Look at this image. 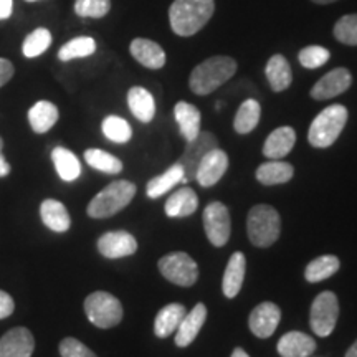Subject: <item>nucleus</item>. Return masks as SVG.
Returning <instances> with one entry per match:
<instances>
[{
	"label": "nucleus",
	"mask_w": 357,
	"mask_h": 357,
	"mask_svg": "<svg viewBox=\"0 0 357 357\" xmlns=\"http://www.w3.org/2000/svg\"><path fill=\"white\" fill-rule=\"evenodd\" d=\"M346 357H357V341H354V344H352L349 349H347Z\"/></svg>",
	"instance_id": "49530a36"
},
{
	"label": "nucleus",
	"mask_w": 357,
	"mask_h": 357,
	"mask_svg": "<svg viewBox=\"0 0 357 357\" xmlns=\"http://www.w3.org/2000/svg\"><path fill=\"white\" fill-rule=\"evenodd\" d=\"M174 118L178 124L181 136L187 142L197 137V134L200 132V121H202V116H200L197 106L185 101H178L174 106Z\"/></svg>",
	"instance_id": "412c9836"
},
{
	"label": "nucleus",
	"mask_w": 357,
	"mask_h": 357,
	"mask_svg": "<svg viewBox=\"0 0 357 357\" xmlns=\"http://www.w3.org/2000/svg\"><path fill=\"white\" fill-rule=\"evenodd\" d=\"M339 266H341V261H339L337 257L334 255L318 257L311 263H307L305 270V278L307 283H319V281H324L331 278L333 275H336L339 271Z\"/></svg>",
	"instance_id": "7c9ffc66"
},
{
	"label": "nucleus",
	"mask_w": 357,
	"mask_h": 357,
	"mask_svg": "<svg viewBox=\"0 0 357 357\" xmlns=\"http://www.w3.org/2000/svg\"><path fill=\"white\" fill-rule=\"evenodd\" d=\"M187 310L181 303H171L158 312L154 321V334L160 339H166L177 331L178 324L184 319Z\"/></svg>",
	"instance_id": "5701e85b"
},
{
	"label": "nucleus",
	"mask_w": 357,
	"mask_h": 357,
	"mask_svg": "<svg viewBox=\"0 0 357 357\" xmlns=\"http://www.w3.org/2000/svg\"><path fill=\"white\" fill-rule=\"evenodd\" d=\"M352 84V75L347 68H334L326 73L314 86L311 88V98L316 101L331 100L342 95Z\"/></svg>",
	"instance_id": "ddd939ff"
},
{
	"label": "nucleus",
	"mask_w": 357,
	"mask_h": 357,
	"mask_svg": "<svg viewBox=\"0 0 357 357\" xmlns=\"http://www.w3.org/2000/svg\"><path fill=\"white\" fill-rule=\"evenodd\" d=\"M13 310H15V303H13L12 296L0 289V319L8 318L13 312Z\"/></svg>",
	"instance_id": "a19ab883"
},
{
	"label": "nucleus",
	"mask_w": 357,
	"mask_h": 357,
	"mask_svg": "<svg viewBox=\"0 0 357 357\" xmlns=\"http://www.w3.org/2000/svg\"><path fill=\"white\" fill-rule=\"evenodd\" d=\"M182 178H184V169L181 164H174L167 169L166 172H162L160 176H155L147 182L146 194L149 199H159L164 194H167L169 190L174 189L177 184H181Z\"/></svg>",
	"instance_id": "cd10ccee"
},
{
	"label": "nucleus",
	"mask_w": 357,
	"mask_h": 357,
	"mask_svg": "<svg viewBox=\"0 0 357 357\" xmlns=\"http://www.w3.org/2000/svg\"><path fill=\"white\" fill-rule=\"evenodd\" d=\"M245 270H247V260L242 252H235L230 257L229 263H227L225 273H223L222 280V289L225 298L234 300L236 294L240 293V289L243 287L245 280Z\"/></svg>",
	"instance_id": "6ab92c4d"
},
{
	"label": "nucleus",
	"mask_w": 357,
	"mask_h": 357,
	"mask_svg": "<svg viewBox=\"0 0 357 357\" xmlns=\"http://www.w3.org/2000/svg\"><path fill=\"white\" fill-rule=\"evenodd\" d=\"M257 181L263 185L287 184L294 176V169L289 162L281 159H270L257 169Z\"/></svg>",
	"instance_id": "b1692460"
},
{
	"label": "nucleus",
	"mask_w": 357,
	"mask_h": 357,
	"mask_svg": "<svg viewBox=\"0 0 357 357\" xmlns=\"http://www.w3.org/2000/svg\"><path fill=\"white\" fill-rule=\"evenodd\" d=\"M199 208V197L195 194L194 189H190L189 185H184L182 189L174 192L166 200V205H164V211H166V215L171 218H178V217H189Z\"/></svg>",
	"instance_id": "4be33fe9"
},
{
	"label": "nucleus",
	"mask_w": 357,
	"mask_h": 357,
	"mask_svg": "<svg viewBox=\"0 0 357 357\" xmlns=\"http://www.w3.org/2000/svg\"><path fill=\"white\" fill-rule=\"evenodd\" d=\"M236 73V61L225 55L211 56L192 70L189 86L192 93L199 96H207L220 88L223 83Z\"/></svg>",
	"instance_id": "f03ea898"
},
{
	"label": "nucleus",
	"mask_w": 357,
	"mask_h": 357,
	"mask_svg": "<svg viewBox=\"0 0 357 357\" xmlns=\"http://www.w3.org/2000/svg\"><path fill=\"white\" fill-rule=\"evenodd\" d=\"M111 8V0H75V12L79 17L101 19Z\"/></svg>",
	"instance_id": "58836bf2"
},
{
	"label": "nucleus",
	"mask_w": 357,
	"mask_h": 357,
	"mask_svg": "<svg viewBox=\"0 0 357 357\" xmlns=\"http://www.w3.org/2000/svg\"><path fill=\"white\" fill-rule=\"evenodd\" d=\"M215 12V0H174L169 8L172 32L178 37H192L207 25Z\"/></svg>",
	"instance_id": "f257e3e1"
},
{
	"label": "nucleus",
	"mask_w": 357,
	"mask_h": 357,
	"mask_svg": "<svg viewBox=\"0 0 357 357\" xmlns=\"http://www.w3.org/2000/svg\"><path fill=\"white\" fill-rule=\"evenodd\" d=\"M60 354L61 357H98L89 347L75 337H65L60 342Z\"/></svg>",
	"instance_id": "ea45409f"
},
{
	"label": "nucleus",
	"mask_w": 357,
	"mask_h": 357,
	"mask_svg": "<svg viewBox=\"0 0 357 357\" xmlns=\"http://www.w3.org/2000/svg\"><path fill=\"white\" fill-rule=\"evenodd\" d=\"M204 229L208 242L213 247H223L227 245L231 234L230 212L222 202H211L204 211Z\"/></svg>",
	"instance_id": "9d476101"
},
{
	"label": "nucleus",
	"mask_w": 357,
	"mask_h": 357,
	"mask_svg": "<svg viewBox=\"0 0 357 357\" xmlns=\"http://www.w3.org/2000/svg\"><path fill=\"white\" fill-rule=\"evenodd\" d=\"M205 319H207V306L204 303H197L178 324L176 331V346L189 347L195 341V337L199 336L200 329L204 328Z\"/></svg>",
	"instance_id": "dca6fc26"
},
{
	"label": "nucleus",
	"mask_w": 357,
	"mask_h": 357,
	"mask_svg": "<svg viewBox=\"0 0 357 357\" xmlns=\"http://www.w3.org/2000/svg\"><path fill=\"white\" fill-rule=\"evenodd\" d=\"M265 73L268 83H270V86L275 93H281L284 89H288L293 82L291 66H289L288 60L283 55L271 56L265 66Z\"/></svg>",
	"instance_id": "bb28decb"
},
{
	"label": "nucleus",
	"mask_w": 357,
	"mask_h": 357,
	"mask_svg": "<svg viewBox=\"0 0 357 357\" xmlns=\"http://www.w3.org/2000/svg\"><path fill=\"white\" fill-rule=\"evenodd\" d=\"M281 321V310L275 303L265 301L253 307V311L250 312L248 326L250 331L255 334L257 337L266 339L273 336L276 328H278Z\"/></svg>",
	"instance_id": "9b49d317"
},
{
	"label": "nucleus",
	"mask_w": 357,
	"mask_h": 357,
	"mask_svg": "<svg viewBox=\"0 0 357 357\" xmlns=\"http://www.w3.org/2000/svg\"><path fill=\"white\" fill-rule=\"evenodd\" d=\"M314 3H319V6H328V3L336 2V0H312Z\"/></svg>",
	"instance_id": "de8ad7c7"
},
{
	"label": "nucleus",
	"mask_w": 357,
	"mask_h": 357,
	"mask_svg": "<svg viewBox=\"0 0 357 357\" xmlns=\"http://www.w3.org/2000/svg\"><path fill=\"white\" fill-rule=\"evenodd\" d=\"M102 134L108 137L109 141L118 142V144H124L132 137V129L129 126L126 119L119 118V116H108L102 121Z\"/></svg>",
	"instance_id": "f704fd0d"
},
{
	"label": "nucleus",
	"mask_w": 357,
	"mask_h": 357,
	"mask_svg": "<svg viewBox=\"0 0 357 357\" xmlns=\"http://www.w3.org/2000/svg\"><path fill=\"white\" fill-rule=\"evenodd\" d=\"M40 217H42V222L48 229L53 231H58V234H63L70 229L71 218L70 213L66 211V207L60 200L48 199L40 205Z\"/></svg>",
	"instance_id": "393cba45"
},
{
	"label": "nucleus",
	"mask_w": 357,
	"mask_h": 357,
	"mask_svg": "<svg viewBox=\"0 0 357 357\" xmlns=\"http://www.w3.org/2000/svg\"><path fill=\"white\" fill-rule=\"evenodd\" d=\"M329 56H331V53H329L328 48L319 47V45H311V47L303 48L300 55H298V60L305 68L314 70L328 63Z\"/></svg>",
	"instance_id": "4c0bfd02"
},
{
	"label": "nucleus",
	"mask_w": 357,
	"mask_h": 357,
	"mask_svg": "<svg viewBox=\"0 0 357 357\" xmlns=\"http://www.w3.org/2000/svg\"><path fill=\"white\" fill-rule=\"evenodd\" d=\"M136 185L129 181H114L106 185L100 194L93 197L88 204L86 213L91 218H108L121 212L124 207L131 204L136 195Z\"/></svg>",
	"instance_id": "20e7f679"
},
{
	"label": "nucleus",
	"mask_w": 357,
	"mask_h": 357,
	"mask_svg": "<svg viewBox=\"0 0 357 357\" xmlns=\"http://www.w3.org/2000/svg\"><path fill=\"white\" fill-rule=\"evenodd\" d=\"M294 144H296L294 129L289 126H281L266 137L265 144H263V155L266 159H283L291 153Z\"/></svg>",
	"instance_id": "a211bd4d"
},
{
	"label": "nucleus",
	"mask_w": 357,
	"mask_h": 357,
	"mask_svg": "<svg viewBox=\"0 0 357 357\" xmlns=\"http://www.w3.org/2000/svg\"><path fill=\"white\" fill-rule=\"evenodd\" d=\"M334 37L341 43L357 47V13L341 17L334 25Z\"/></svg>",
	"instance_id": "e433bc0d"
},
{
	"label": "nucleus",
	"mask_w": 357,
	"mask_h": 357,
	"mask_svg": "<svg viewBox=\"0 0 357 357\" xmlns=\"http://www.w3.org/2000/svg\"><path fill=\"white\" fill-rule=\"evenodd\" d=\"M261 116L260 102L257 100H247L240 105L234 119V129L238 134H248L258 126Z\"/></svg>",
	"instance_id": "2f4dec72"
},
{
	"label": "nucleus",
	"mask_w": 357,
	"mask_h": 357,
	"mask_svg": "<svg viewBox=\"0 0 357 357\" xmlns=\"http://www.w3.org/2000/svg\"><path fill=\"white\" fill-rule=\"evenodd\" d=\"M52 160L53 164H55V169L61 181L73 182L77 181L79 174H82V164H79L78 158L71 153L70 149L55 147V149L52 151Z\"/></svg>",
	"instance_id": "c756f323"
},
{
	"label": "nucleus",
	"mask_w": 357,
	"mask_h": 357,
	"mask_svg": "<svg viewBox=\"0 0 357 357\" xmlns=\"http://www.w3.org/2000/svg\"><path fill=\"white\" fill-rule=\"evenodd\" d=\"M96 52V42L91 37H77L65 43L58 52V58L61 61H70L75 58H84Z\"/></svg>",
	"instance_id": "72a5a7b5"
},
{
	"label": "nucleus",
	"mask_w": 357,
	"mask_h": 357,
	"mask_svg": "<svg viewBox=\"0 0 357 357\" xmlns=\"http://www.w3.org/2000/svg\"><path fill=\"white\" fill-rule=\"evenodd\" d=\"M26 2H37V0H26Z\"/></svg>",
	"instance_id": "8fccbe9b"
},
{
	"label": "nucleus",
	"mask_w": 357,
	"mask_h": 357,
	"mask_svg": "<svg viewBox=\"0 0 357 357\" xmlns=\"http://www.w3.org/2000/svg\"><path fill=\"white\" fill-rule=\"evenodd\" d=\"M8 174H10V164L7 162V159L0 153V177H6Z\"/></svg>",
	"instance_id": "c03bdc74"
},
{
	"label": "nucleus",
	"mask_w": 357,
	"mask_h": 357,
	"mask_svg": "<svg viewBox=\"0 0 357 357\" xmlns=\"http://www.w3.org/2000/svg\"><path fill=\"white\" fill-rule=\"evenodd\" d=\"M230 357H250L247 354V351H243L242 347H236V349H234V352H231Z\"/></svg>",
	"instance_id": "a18cd8bd"
},
{
	"label": "nucleus",
	"mask_w": 357,
	"mask_h": 357,
	"mask_svg": "<svg viewBox=\"0 0 357 357\" xmlns=\"http://www.w3.org/2000/svg\"><path fill=\"white\" fill-rule=\"evenodd\" d=\"M13 77V65L6 58H0V88L7 84Z\"/></svg>",
	"instance_id": "79ce46f5"
},
{
	"label": "nucleus",
	"mask_w": 357,
	"mask_h": 357,
	"mask_svg": "<svg viewBox=\"0 0 357 357\" xmlns=\"http://www.w3.org/2000/svg\"><path fill=\"white\" fill-rule=\"evenodd\" d=\"M160 275L177 287H194L199 278V266L189 253L172 252L162 257L158 263Z\"/></svg>",
	"instance_id": "0eeeda50"
},
{
	"label": "nucleus",
	"mask_w": 357,
	"mask_h": 357,
	"mask_svg": "<svg viewBox=\"0 0 357 357\" xmlns=\"http://www.w3.org/2000/svg\"><path fill=\"white\" fill-rule=\"evenodd\" d=\"M84 312L96 328L109 329L123 321V305L118 298L106 291H95L84 300Z\"/></svg>",
	"instance_id": "423d86ee"
},
{
	"label": "nucleus",
	"mask_w": 357,
	"mask_h": 357,
	"mask_svg": "<svg viewBox=\"0 0 357 357\" xmlns=\"http://www.w3.org/2000/svg\"><path fill=\"white\" fill-rule=\"evenodd\" d=\"M281 357H310L316 351V341L301 331H289L278 341Z\"/></svg>",
	"instance_id": "aec40b11"
},
{
	"label": "nucleus",
	"mask_w": 357,
	"mask_h": 357,
	"mask_svg": "<svg viewBox=\"0 0 357 357\" xmlns=\"http://www.w3.org/2000/svg\"><path fill=\"white\" fill-rule=\"evenodd\" d=\"M50 45H52L50 30L37 29L30 35H26L22 50H24V55L26 58H35L42 55L43 52H47Z\"/></svg>",
	"instance_id": "c9c22d12"
},
{
	"label": "nucleus",
	"mask_w": 357,
	"mask_h": 357,
	"mask_svg": "<svg viewBox=\"0 0 357 357\" xmlns=\"http://www.w3.org/2000/svg\"><path fill=\"white\" fill-rule=\"evenodd\" d=\"M215 147H218L217 137L208 131H200L195 139L187 142L184 153L177 160V164H181L182 169H184L182 184H189V182L195 181V171H197L200 160L204 159L205 154L215 149Z\"/></svg>",
	"instance_id": "1a4fd4ad"
},
{
	"label": "nucleus",
	"mask_w": 357,
	"mask_h": 357,
	"mask_svg": "<svg viewBox=\"0 0 357 357\" xmlns=\"http://www.w3.org/2000/svg\"><path fill=\"white\" fill-rule=\"evenodd\" d=\"M229 155H227L225 151L215 147V149L205 154L204 159L200 160L197 171H195V181L205 187V189L215 185L225 176L227 169H229Z\"/></svg>",
	"instance_id": "f8f14e48"
},
{
	"label": "nucleus",
	"mask_w": 357,
	"mask_h": 357,
	"mask_svg": "<svg viewBox=\"0 0 357 357\" xmlns=\"http://www.w3.org/2000/svg\"><path fill=\"white\" fill-rule=\"evenodd\" d=\"M129 50L134 60L149 70H159L166 65V52L159 43L149 38H134Z\"/></svg>",
	"instance_id": "f3484780"
},
{
	"label": "nucleus",
	"mask_w": 357,
	"mask_h": 357,
	"mask_svg": "<svg viewBox=\"0 0 357 357\" xmlns=\"http://www.w3.org/2000/svg\"><path fill=\"white\" fill-rule=\"evenodd\" d=\"M247 234L250 242L255 247H271L281 234V218L276 208L266 204H258L250 208L247 217Z\"/></svg>",
	"instance_id": "39448f33"
},
{
	"label": "nucleus",
	"mask_w": 357,
	"mask_h": 357,
	"mask_svg": "<svg viewBox=\"0 0 357 357\" xmlns=\"http://www.w3.org/2000/svg\"><path fill=\"white\" fill-rule=\"evenodd\" d=\"M339 318V301L333 291H323L311 305L310 324L312 333L319 337H328L334 331Z\"/></svg>",
	"instance_id": "6e6552de"
},
{
	"label": "nucleus",
	"mask_w": 357,
	"mask_h": 357,
	"mask_svg": "<svg viewBox=\"0 0 357 357\" xmlns=\"http://www.w3.org/2000/svg\"><path fill=\"white\" fill-rule=\"evenodd\" d=\"M84 160L93 169L106 174H119L123 171V162L116 155L106 153L101 149H86L84 151Z\"/></svg>",
	"instance_id": "473e14b6"
},
{
	"label": "nucleus",
	"mask_w": 357,
	"mask_h": 357,
	"mask_svg": "<svg viewBox=\"0 0 357 357\" xmlns=\"http://www.w3.org/2000/svg\"><path fill=\"white\" fill-rule=\"evenodd\" d=\"M2 147H3V141H2V137H0V153H2Z\"/></svg>",
	"instance_id": "09e8293b"
},
{
	"label": "nucleus",
	"mask_w": 357,
	"mask_h": 357,
	"mask_svg": "<svg viewBox=\"0 0 357 357\" xmlns=\"http://www.w3.org/2000/svg\"><path fill=\"white\" fill-rule=\"evenodd\" d=\"M98 252L105 258H124L134 255L137 252L136 238L124 230L108 231V234L101 235L98 240Z\"/></svg>",
	"instance_id": "4468645a"
},
{
	"label": "nucleus",
	"mask_w": 357,
	"mask_h": 357,
	"mask_svg": "<svg viewBox=\"0 0 357 357\" xmlns=\"http://www.w3.org/2000/svg\"><path fill=\"white\" fill-rule=\"evenodd\" d=\"M30 126L35 132H48L58 121V108L50 101H38L29 111Z\"/></svg>",
	"instance_id": "c85d7f7f"
},
{
	"label": "nucleus",
	"mask_w": 357,
	"mask_h": 357,
	"mask_svg": "<svg viewBox=\"0 0 357 357\" xmlns=\"http://www.w3.org/2000/svg\"><path fill=\"white\" fill-rule=\"evenodd\" d=\"M35 339L26 328H13L0 337V357H30Z\"/></svg>",
	"instance_id": "2eb2a0df"
},
{
	"label": "nucleus",
	"mask_w": 357,
	"mask_h": 357,
	"mask_svg": "<svg viewBox=\"0 0 357 357\" xmlns=\"http://www.w3.org/2000/svg\"><path fill=\"white\" fill-rule=\"evenodd\" d=\"M13 0H0V20H6L12 15Z\"/></svg>",
	"instance_id": "37998d69"
},
{
	"label": "nucleus",
	"mask_w": 357,
	"mask_h": 357,
	"mask_svg": "<svg viewBox=\"0 0 357 357\" xmlns=\"http://www.w3.org/2000/svg\"><path fill=\"white\" fill-rule=\"evenodd\" d=\"M347 118H349V113H347L346 106L333 105L324 108L316 116L314 121L311 123L310 131H307L310 144L316 149H326V147L333 146L341 136Z\"/></svg>",
	"instance_id": "7ed1b4c3"
},
{
	"label": "nucleus",
	"mask_w": 357,
	"mask_h": 357,
	"mask_svg": "<svg viewBox=\"0 0 357 357\" xmlns=\"http://www.w3.org/2000/svg\"><path fill=\"white\" fill-rule=\"evenodd\" d=\"M128 106L132 116L141 123H151L155 114L154 98L142 86H132L128 93Z\"/></svg>",
	"instance_id": "a878e982"
}]
</instances>
